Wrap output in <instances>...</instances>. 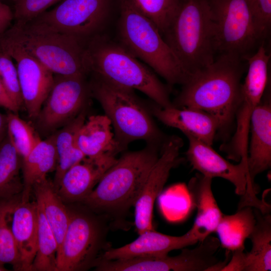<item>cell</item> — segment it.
<instances>
[{
    "label": "cell",
    "instance_id": "6da1fadb",
    "mask_svg": "<svg viewBox=\"0 0 271 271\" xmlns=\"http://www.w3.org/2000/svg\"><path fill=\"white\" fill-rule=\"evenodd\" d=\"M243 60L234 53H221L190 75L173 105L207 112L217 120L219 130L227 129L235 119L240 99Z\"/></svg>",
    "mask_w": 271,
    "mask_h": 271
},
{
    "label": "cell",
    "instance_id": "7a4b0ae2",
    "mask_svg": "<svg viewBox=\"0 0 271 271\" xmlns=\"http://www.w3.org/2000/svg\"><path fill=\"white\" fill-rule=\"evenodd\" d=\"M85 57L89 74L138 90L160 107L173 106L167 86L119 43L97 35L86 43Z\"/></svg>",
    "mask_w": 271,
    "mask_h": 271
},
{
    "label": "cell",
    "instance_id": "3957f363",
    "mask_svg": "<svg viewBox=\"0 0 271 271\" xmlns=\"http://www.w3.org/2000/svg\"><path fill=\"white\" fill-rule=\"evenodd\" d=\"M119 43L150 66L170 85L185 83L190 75L165 42L155 24L130 0H120Z\"/></svg>",
    "mask_w": 271,
    "mask_h": 271
},
{
    "label": "cell",
    "instance_id": "277c9868",
    "mask_svg": "<svg viewBox=\"0 0 271 271\" xmlns=\"http://www.w3.org/2000/svg\"><path fill=\"white\" fill-rule=\"evenodd\" d=\"M157 144L124 153L83 201L96 210L121 213L133 206L159 156Z\"/></svg>",
    "mask_w": 271,
    "mask_h": 271
},
{
    "label": "cell",
    "instance_id": "5b68a950",
    "mask_svg": "<svg viewBox=\"0 0 271 271\" xmlns=\"http://www.w3.org/2000/svg\"><path fill=\"white\" fill-rule=\"evenodd\" d=\"M162 36L190 75L215 60L214 24L207 0H183Z\"/></svg>",
    "mask_w": 271,
    "mask_h": 271
},
{
    "label": "cell",
    "instance_id": "8992f818",
    "mask_svg": "<svg viewBox=\"0 0 271 271\" xmlns=\"http://www.w3.org/2000/svg\"><path fill=\"white\" fill-rule=\"evenodd\" d=\"M91 75L89 82L91 95L99 102L109 119L121 151L137 140L157 144L160 131L134 90Z\"/></svg>",
    "mask_w": 271,
    "mask_h": 271
},
{
    "label": "cell",
    "instance_id": "52a82bcc",
    "mask_svg": "<svg viewBox=\"0 0 271 271\" xmlns=\"http://www.w3.org/2000/svg\"><path fill=\"white\" fill-rule=\"evenodd\" d=\"M6 32L54 74L87 76L86 43L72 36L35 32L15 24Z\"/></svg>",
    "mask_w": 271,
    "mask_h": 271
},
{
    "label": "cell",
    "instance_id": "ba28073f",
    "mask_svg": "<svg viewBox=\"0 0 271 271\" xmlns=\"http://www.w3.org/2000/svg\"><path fill=\"white\" fill-rule=\"evenodd\" d=\"M110 4L111 0H62L52 10L19 25L32 32L72 36L86 43L101 34L107 22Z\"/></svg>",
    "mask_w": 271,
    "mask_h": 271
},
{
    "label": "cell",
    "instance_id": "9c48e42d",
    "mask_svg": "<svg viewBox=\"0 0 271 271\" xmlns=\"http://www.w3.org/2000/svg\"><path fill=\"white\" fill-rule=\"evenodd\" d=\"M215 28L216 51L243 58L259 42L247 0H207Z\"/></svg>",
    "mask_w": 271,
    "mask_h": 271
},
{
    "label": "cell",
    "instance_id": "30bf717a",
    "mask_svg": "<svg viewBox=\"0 0 271 271\" xmlns=\"http://www.w3.org/2000/svg\"><path fill=\"white\" fill-rule=\"evenodd\" d=\"M87 76L54 74L52 88L36 120L39 133L51 134L84 108L91 95Z\"/></svg>",
    "mask_w": 271,
    "mask_h": 271
},
{
    "label": "cell",
    "instance_id": "8fae6325",
    "mask_svg": "<svg viewBox=\"0 0 271 271\" xmlns=\"http://www.w3.org/2000/svg\"><path fill=\"white\" fill-rule=\"evenodd\" d=\"M104 231L86 214L70 212L69 224L56 256L55 271H74L95 264Z\"/></svg>",
    "mask_w": 271,
    "mask_h": 271
},
{
    "label": "cell",
    "instance_id": "7c38bea8",
    "mask_svg": "<svg viewBox=\"0 0 271 271\" xmlns=\"http://www.w3.org/2000/svg\"><path fill=\"white\" fill-rule=\"evenodd\" d=\"M0 47L16 62L24 106L28 116L35 119L52 88L54 74L6 32L0 36Z\"/></svg>",
    "mask_w": 271,
    "mask_h": 271
},
{
    "label": "cell",
    "instance_id": "4fadbf2b",
    "mask_svg": "<svg viewBox=\"0 0 271 271\" xmlns=\"http://www.w3.org/2000/svg\"><path fill=\"white\" fill-rule=\"evenodd\" d=\"M182 140L170 138L150 171L134 204V225L139 234L153 229L152 219L155 201L166 183L171 170L178 163Z\"/></svg>",
    "mask_w": 271,
    "mask_h": 271
},
{
    "label": "cell",
    "instance_id": "5bb4252c",
    "mask_svg": "<svg viewBox=\"0 0 271 271\" xmlns=\"http://www.w3.org/2000/svg\"><path fill=\"white\" fill-rule=\"evenodd\" d=\"M250 141L248 148L247 167L248 185L245 196H255L257 189L254 183L258 174L271 166V103L262 99L254 109L250 121Z\"/></svg>",
    "mask_w": 271,
    "mask_h": 271
},
{
    "label": "cell",
    "instance_id": "9a60e30c",
    "mask_svg": "<svg viewBox=\"0 0 271 271\" xmlns=\"http://www.w3.org/2000/svg\"><path fill=\"white\" fill-rule=\"evenodd\" d=\"M189 141L186 156L193 169L211 178H221L231 183L236 194L243 196L248 185L247 167L240 161L234 165L218 154L211 147L191 137Z\"/></svg>",
    "mask_w": 271,
    "mask_h": 271
},
{
    "label": "cell",
    "instance_id": "2e32d148",
    "mask_svg": "<svg viewBox=\"0 0 271 271\" xmlns=\"http://www.w3.org/2000/svg\"><path fill=\"white\" fill-rule=\"evenodd\" d=\"M201 241L191 228L181 236H171L154 229L139 234L133 241L121 247L106 250L99 260L124 259L144 256H163L173 250L182 249Z\"/></svg>",
    "mask_w": 271,
    "mask_h": 271
},
{
    "label": "cell",
    "instance_id": "e0dca14e",
    "mask_svg": "<svg viewBox=\"0 0 271 271\" xmlns=\"http://www.w3.org/2000/svg\"><path fill=\"white\" fill-rule=\"evenodd\" d=\"M116 155L85 157L63 175L56 189L62 199L69 202L83 201L93 190L106 171L116 162Z\"/></svg>",
    "mask_w": 271,
    "mask_h": 271
},
{
    "label": "cell",
    "instance_id": "ac0fdd59",
    "mask_svg": "<svg viewBox=\"0 0 271 271\" xmlns=\"http://www.w3.org/2000/svg\"><path fill=\"white\" fill-rule=\"evenodd\" d=\"M152 114L165 125L180 130L186 136H191L212 146L216 132L219 130L217 120L200 109L172 106L162 107L156 104Z\"/></svg>",
    "mask_w": 271,
    "mask_h": 271
},
{
    "label": "cell",
    "instance_id": "d6986e66",
    "mask_svg": "<svg viewBox=\"0 0 271 271\" xmlns=\"http://www.w3.org/2000/svg\"><path fill=\"white\" fill-rule=\"evenodd\" d=\"M11 227L19 253L18 270H31L37 250L36 202L15 203L12 213Z\"/></svg>",
    "mask_w": 271,
    "mask_h": 271
},
{
    "label": "cell",
    "instance_id": "ffe728a7",
    "mask_svg": "<svg viewBox=\"0 0 271 271\" xmlns=\"http://www.w3.org/2000/svg\"><path fill=\"white\" fill-rule=\"evenodd\" d=\"M212 180L197 174L188 184V192L197 208V215L191 228L200 235L203 240L215 231L223 215L211 189Z\"/></svg>",
    "mask_w": 271,
    "mask_h": 271
},
{
    "label": "cell",
    "instance_id": "44dd1931",
    "mask_svg": "<svg viewBox=\"0 0 271 271\" xmlns=\"http://www.w3.org/2000/svg\"><path fill=\"white\" fill-rule=\"evenodd\" d=\"M109 119L105 115L89 116L77 134V146L85 157L94 158L121 150L114 138Z\"/></svg>",
    "mask_w": 271,
    "mask_h": 271
},
{
    "label": "cell",
    "instance_id": "7402d4cb",
    "mask_svg": "<svg viewBox=\"0 0 271 271\" xmlns=\"http://www.w3.org/2000/svg\"><path fill=\"white\" fill-rule=\"evenodd\" d=\"M58 160L53 133L42 140L22 159L23 189L22 201H29L30 192L37 183L46 179L47 175L56 169Z\"/></svg>",
    "mask_w": 271,
    "mask_h": 271
},
{
    "label": "cell",
    "instance_id": "603a6c76",
    "mask_svg": "<svg viewBox=\"0 0 271 271\" xmlns=\"http://www.w3.org/2000/svg\"><path fill=\"white\" fill-rule=\"evenodd\" d=\"M32 191L35 193L37 204L42 209L55 236L58 249L69 224L70 212L63 203L53 182L47 178L36 183Z\"/></svg>",
    "mask_w": 271,
    "mask_h": 271
},
{
    "label": "cell",
    "instance_id": "cb8c5ba5",
    "mask_svg": "<svg viewBox=\"0 0 271 271\" xmlns=\"http://www.w3.org/2000/svg\"><path fill=\"white\" fill-rule=\"evenodd\" d=\"M84 108L74 119L55 132L58 160L53 184L57 188L64 174L85 156L77 146L76 139L81 126L86 120Z\"/></svg>",
    "mask_w": 271,
    "mask_h": 271
},
{
    "label": "cell",
    "instance_id": "d4e9b609",
    "mask_svg": "<svg viewBox=\"0 0 271 271\" xmlns=\"http://www.w3.org/2000/svg\"><path fill=\"white\" fill-rule=\"evenodd\" d=\"M256 222L253 208L245 206L232 215H223L215 231L220 244L229 251L244 250V242Z\"/></svg>",
    "mask_w": 271,
    "mask_h": 271
},
{
    "label": "cell",
    "instance_id": "484cf974",
    "mask_svg": "<svg viewBox=\"0 0 271 271\" xmlns=\"http://www.w3.org/2000/svg\"><path fill=\"white\" fill-rule=\"evenodd\" d=\"M256 218L249 238L252 247L245 253V271H267L271 269V216L253 208Z\"/></svg>",
    "mask_w": 271,
    "mask_h": 271
},
{
    "label": "cell",
    "instance_id": "4316f807",
    "mask_svg": "<svg viewBox=\"0 0 271 271\" xmlns=\"http://www.w3.org/2000/svg\"><path fill=\"white\" fill-rule=\"evenodd\" d=\"M22 158L7 134L0 145V199H11L22 192Z\"/></svg>",
    "mask_w": 271,
    "mask_h": 271
},
{
    "label": "cell",
    "instance_id": "83f0119b",
    "mask_svg": "<svg viewBox=\"0 0 271 271\" xmlns=\"http://www.w3.org/2000/svg\"><path fill=\"white\" fill-rule=\"evenodd\" d=\"M37 206V250L31 270L55 271L58 243L42 209Z\"/></svg>",
    "mask_w": 271,
    "mask_h": 271
},
{
    "label": "cell",
    "instance_id": "f1b7e54d",
    "mask_svg": "<svg viewBox=\"0 0 271 271\" xmlns=\"http://www.w3.org/2000/svg\"><path fill=\"white\" fill-rule=\"evenodd\" d=\"M7 135L22 159L42 140L37 129L10 111L7 115Z\"/></svg>",
    "mask_w": 271,
    "mask_h": 271
},
{
    "label": "cell",
    "instance_id": "f546056e",
    "mask_svg": "<svg viewBox=\"0 0 271 271\" xmlns=\"http://www.w3.org/2000/svg\"><path fill=\"white\" fill-rule=\"evenodd\" d=\"M130 1L155 24L162 36L174 19L183 2V0Z\"/></svg>",
    "mask_w": 271,
    "mask_h": 271
},
{
    "label": "cell",
    "instance_id": "4dcf8cb0",
    "mask_svg": "<svg viewBox=\"0 0 271 271\" xmlns=\"http://www.w3.org/2000/svg\"><path fill=\"white\" fill-rule=\"evenodd\" d=\"M15 202L0 204V264L10 263L18 270L19 256L10 222Z\"/></svg>",
    "mask_w": 271,
    "mask_h": 271
},
{
    "label": "cell",
    "instance_id": "1f68e13d",
    "mask_svg": "<svg viewBox=\"0 0 271 271\" xmlns=\"http://www.w3.org/2000/svg\"><path fill=\"white\" fill-rule=\"evenodd\" d=\"M0 80L17 106L19 109L24 106L16 65L12 57L2 50L0 51Z\"/></svg>",
    "mask_w": 271,
    "mask_h": 271
},
{
    "label": "cell",
    "instance_id": "d6a6232c",
    "mask_svg": "<svg viewBox=\"0 0 271 271\" xmlns=\"http://www.w3.org/2000/svg\"><path fill=\"white\" fill-rule=\"evenodd\" d=\"M62 0H14V18L23 25L32 20L53 4Z\"/></svg>",
    "mask_w": 271,
    "mask_h": 271
},
{
    "label": "cell",
    "instance_id": "836d02e7",
    "mask_svg": "<svg viewBox=\"0 0 271 271\" xmlns=\"http://www.w3.org/2000/svg\"><path fill=\"white\" fill-rule=\"evenodd\" d=\"M259 42L263 41L271 25V0H247Z\"/></svg>",
    "mask_w": 271,
    "mask_h": 271
},
{
    "label": "cell",
    "instance_id": "e575fe53",
    "mask_svg": "<svg viewBox=\"0 0 271 271\" xmlns=\"http://www.w3.org/2000/svg\"><path fill=\"white\" fill-rule=\"evenodd\" d=\"M245 253L244 250L240 249L233 251L232 256L227 264H226L221 270L245 271Z\"/></svg>",
    "mask_w": 271,
    "mask_h": 271
},
{
    "label": "cell",
    "instance_id": "d590c367",
    "mask_svg": "<svg viewBox=\"0 0 271 271\" xmlns=\"http://www.w3.org/2000/svg\"><path fill=\"white\" fill-rule=\"evenodd\" d=\"M0 106L3 107L11 112L17 113L20 109L9 96L0 80Z\"/></svg>",
    "mask_w": 271,
    "mask_h": 271
},
{
    "label": "cell",
    "instance_id": "8d00e7d4",
    "mask_svg": "<svg viewBox=\"0 0 271 271\" xmlns=\"http://www.w3.org/2000/svg\"><path fill=\"white\" fill-rule=\"evenodd\" d=\"M7 134V122L6 115L0 113V145Z\"/></svg>",
    "mask_w": 271,
    "mask_h": 271
},
{
    "label": "cell",
    "instance_id": "74e56055",
    "mask_svg": "<svg viewBox=\"0 0 271 271\" xmlns=\"http://www.w3.org/2000/svg\"><path fill=\"white\" fill-rule=\"evenodd\" d=\"M0 17L14 18V14L9 7L0 1Z\"/></svg>",
    "mask_w": 271,
    "mask_h": 271
},
{
    "label": "cell",
    "instance_id": "f35d334b",
    "mask_svg": "<svg viewBox=\"0 0 271 271\" xmlns=\"http://www.w3.org/2000/svg\"><path fill=\"white\" fill-rule=\"evenodd\" d=\"M12 20L11 18L0 17V36L8 30Z\"/></svg>",
    "mask_w": 271,
    "mask_h": 271
},
{
    "label": "cell",
    "instance_id": "ab89813d",
    "mask_svg": "<svg viewBox=\"0 0 271 271\" xmlns=\"http://www.w3.org/2000/svg\"><path fill=\"white\" fill-rule=\"evenodd\" d=\"M6 269L3 267V264H0V271L6 270Z\"/></svg>",
    "mask_w": 271,
    "mask_h": 271
}]
</instances>
